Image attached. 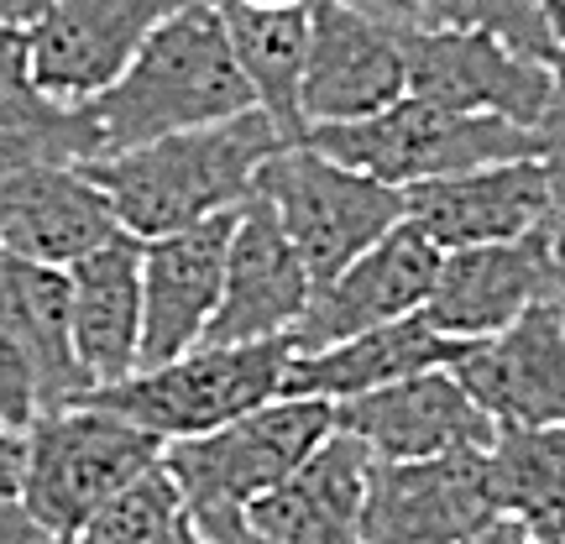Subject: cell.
Masks as SVG:
<instances>
[{"mask_svg":"<svg viewBox=\"0 0 565 544\" xmlns=\"http://www.w3.org/2000/svg\"><path fill=\"white\" fill-rule=\"evenodd\" d=\"M242 110H257V95L236 63L221 0H189L147 38L121 79L79 105V126L89 162H105L173 131L231 121Z\"/></svg>","mask_w":565,"mask_h":544,"instance_id":"obj_1","label":"cell"},{"mask_svg":"<svg viewBox=\"0 0 565 544\" xmlns=\"http://www.w3.org/2000/svg\"><path fill=\"white\" fill-rule=\"evenodd\" d=\"M282 147L288 141L263 110H242L231 121L173 131V137L116 152L105 162H84V168L110 194V210L126 236L158 242V236L242 210L257 189L263 162Z\"/></svg>","mask_w":565,"mask_h":544,"instance_id":"obj_2","label":"cell"},{"mask_svg":"<svg viewBox=\"0 0 565 544\" xmlns=\"http://www.w3.org/2000/svg\"><path fill=\"white\" fill-rule=\"evenodd\" d=\"M162 450L168 445L158 435L95 404L47 408L26 424V466L17 498L58 544L116 503L131 482H141L152 466H162Z\"/></svg>","mask_w":565,"mask_h":544,"instance_id":"obj_3","label":"cell"},{"mask_svg":"<svg viewBox=\"0 0 565 544\" xmlns=\"http://www.w3.org/2000/svg\"><path fill=\"white\" fill-rule=\"evenodd\" d=\"M335 429V404L324 398H273L242 419L162 450V471L173 477L189 524H225L267 498L294 466Z\"/></svg>","mask_w":565,"mask_h":544,"instance_id":"obj_4","label":"cell"},{"mask_svg":"<svg viewBox=\"0 0 565 544\" xmlns=\"http://www.w3.org/2000/svg\"><path fill=\"white\" fill-rule=\"evenodd\" d=\"M294 345L257 341V345H194L162 366H141L121 383H105L84 393L79 404H95L105 414H121L137 429L158 435L162 445L210 435L221 424L242 419L252 408L282 398Z\"/></svg>","mask_w":565,"mask_h":544,"instance_id":"obj_5","label":"cell"},{"mask_svg":"<svg viewBox=\"0 0 565 544\" xmlns=\"http://www.w3.org/2000/svg\"><path fill=\"white\" fill-rule=\"evenodd\" d=\"M252 200L278 215L282 236L303 257L315 288L351 267L366 246H377L398 221H408L404 189L356 173L309 141H288L263 162Z\"/></svg>","mask_w":565,"mask_h":544,"instance_id":"obj_6","label":"cell"},{"mask_svg":"<svg viewBox=\"0 0 565 544\" xmlns=\"http://www.w3.org/2000/svg\"><path fill=\"white\" fill-rule=\"evenodd\" d=\"M303 141L356 173L393 183V189L450 179V173L487 168V162L540 158V137L524 126L498 121V116H466V110L435 105L424 95H404L366 121L315 126Z\"/></svg>","mask_w":565,"mask_h":544,"instance_id":"obj_7","label":"cell"},{"mask_svg":"<svg viewBox=\"0 0 565 544\" xmlns=\"http://www.w3.org/2000/svg\"><path fill=\"white\" fill-rule=\"evenodd\" d=\"M550 299H565V215L519 242L445 252L424 320L445 341H482Z\"/></svg>","mask_w":565,"mask_h":544,"instance_id":"obj_8","label":"cell"},{"mask_svg":"<svg viewBox=\"0 0 565 544\" xmlns=\"http://www.w3.org/2000/svg\"><path fill=\"white\" fill-rule=\"evenodd\" d=\"M183 6L189 0H47V11L21 32L32 84L58 105L95 100Z\"/></svg>","mask_w":565,"mask_h":544,"instance_id":"obj_9","label":"cell"},{"mask_svg":"<svg viewBox=\"0 0 565 544\" xmlns=\"http://www.w3.org/2000/svg\"><path fill=\"white\" fill-rule=\"evenodd\" d=\"M404 95V26L366 17L345 0H309V58L299 89L303 126L315 131V126L366 121Z\"/></svg>","mask_w":565,"mask_h":544,"instance_id":"obj_10","label":"cell"},{"mask_svg":"<svg viewBox=\"0 0 565 544\" xmlns=\"http://www.w3.org/2000/svg\"><path fill=\"white\" fill-rule=\"evenodd\" d=\"M445 366L498 429L565 424V299L529 309L498 335L456 341Z\"/></svg>","mask_w":565,"mask_h":544,"instance_id":"obj_11","label":"cell"},{"mask_svg":"<svg viewBox=\"0 0 565 544\" xmlns=\"http://www.w3.org/2000/svg\"><path fill=\"white\" fill-rule=\"evenodd\" d=\"M408 95L466 110V116H498L534 131L550 105V63L529 58L487 32H424L404 26Z\"/></svg>","mask_w":565,"mask_h":544,"instance_id":"obj_12","label":"cell"},{"mask_svg":"<svg viewBox=\"0 0 565 544\" xmlns=\"http://www.w3.org/2000/svg\"><path fill=\"white\" fill-rule=\"evenodd\" d=\"M498 519L487 450L429 461H377L366 487L362 544H461Z\"/></svg>","mask_w":565,"mask_h":544,"instance_id":"obj_13","label":"cell"},{"mask_svg":"<svg viewBox=\"0 0 565 544\" xmlns=\"http://www.w3.org/2000/svg\"><path fill=\"white\" fill-rule=\"evenodd\" d=\"M440 246L424 236L414 221H398L377 246H366L351 267H341L330 282L315 288V299L294 324L288 345L294 351H324L335 341L366 335L377 324H398L408 314H424L435 273H440Z\"/></svg>","mask_w":565,"mask_h":544,"instance_id":"obj_14","label":"cell"},{"mask_svg":"<svg viewBox=\"0 0 565 544\" xmlns=\"http://www.w3.org/2000/svg\"><path fill=\"white\" fill-rule=\"evenodd\" d=\"M404 210L440 252L519 242L545 221L565 215L555 200V183H550V168L540 158L487 162V168H466L450 179L414 183V189H404Z\"/></svg>","mask_w":565,"mask_h":544,"instance_id":"obj_15","label":"cell"},{"mask_svg":"<svg viewBox=\"0 0 565 544\" xmlns=\"http://www.w3.org/2000/svg\"><path fill=\"white\" fill-rule=\"evenodd\" d=\"M335 429L356 435L377 461H429L450 450H492L498 440V424L471 404L450 366H429L345 398L335 404Z\"/></svg>","mask_w":565,"mask_h":544,"instance_id":"obj_16","label":"cell"},{"mask_svg":"<svg viewBox=\"0 0 565 544\" xmlns=\"http://www.w3.org/2000/svg\"><path fill=\"white\" fill-rule=\"evenodd\" d=\"M236 215L242 210L158 236V242H141V366H162L204 345V330L225 294V257H231Z\"/></svg>","mask_w":565,"mask_h":544,"instance_id":"obj_17","label":"cell"},{"mask_svg":"<svg viewBox=\"0 0 565 544\" xmlns=\"http://www.w3.org/2000/svg\"><path fill=\"white\" fill-rule=\"evenodd\" d=\"M315 299V278L294 242L282 236L278 215L263 200H246L231 231L221 309L204 330V345H257L288 341L294 324Z\"/></svg>","mask_w":565,"mask_h":544,"instance_id":"obj_18","label":"cell"},{"mask_svg":"<svg viewBox=\"0 0 565 544\" xmlns=\"http://www.w3.org/2000/svg\"><path fill=\"white\" fill-rule=\"evenodd\" d=\"M110 236L121 221L84 162H42L0 183V252L17 263L74 267Z\"/></svg>","mask_w":565,"mask_h":544,"instance_id":"obj_19","label":"cell"},{"mask_svg":"<svg viewBox=\"0 0 565 544\" xmlns=\"http://www.w3.org/2000/svg\"><path fill=\"white\" fill-rule=\"evenodd\" d=\"M372 466L377 456L356 435L330 429L267 498L246 508V529L273 544H362Z\"/></svg>","mask_w":565,"mask_h":544,"instance_id":"obj_20","label":"cell"},{"mask_svg":"<svg viewBox=\"0 0 565 544\" xmlns=\"http://www.w3.org/2000/svg\"><path fill=\"white\" fill-rule=\"evenodd\" d=\"M63 273L74 303V351L89 393L131 377L141 366V242L121 231Z\"/></svg>","mask_w":565,"mask_h":544,"instance_id":"obj_21","label":"cell"},{"mask_svg":"<svg viewBox=\"0 0 565 544\" xmlns=\"http://www.w3.org/2000/svg\"><path fill=\"white\" fill-rule=\"evenodd\" d=\"M450 345L456 341H445L424 314H408L398 324H377V330L335 341L324 351H294L288 372H282V398L345 404V398H362L372 387H387L398 377L445 366L450 362Z\"/></svg>","mask_w":565,"mask_h":544,"instance_id":"obj_22","label":"cell"},{"mask_svg":"<svg viewBox=\"0 0 565 544\" xmlns=\"http://www.w3.org/2000/svg\"><path fill=\"white\" fill-rule=\"evenodd\" d=\"M0 320L17 335L21 356L38 383V414L68 408L89 393V377L74 351V303H68V273L42 263L0 257Z\"/></svg>","mask_w":565,"mask_h":544,"instance_id":"obj_23","label":"cell"},{"mask_svg":"<svg viewBox=\"0 0 565 544\" xmlns=\"http://www.w3.org/2000/svg\"><path fill=\"white\" fill-rule=\"evenodd\" d=\"M225 32L236 47L257 110L282 131V141H303V58H309V6H242L221 0Z\"/></svg>","mask_w":565,"mask_h":544,"instance_id":"obj_24","label":"cell"},{"mask_svg":"<svg viewBox=\"0 0 565 544\" xmlns=\"http://www.w3.org/2000/svg\"><path fill=\"white\" fill-rule=\"evenodd\" d=\"M42 162H89L79 105L42 95L26 68V38L0 26V183Z\"/></svg>","mask_w":565,"mask_h":544,"instance_id":"obj_25","label":"cell"},{"mask_svg":"<svg viewBox=\"0 0 565 544\" xmlns=\"http://www.w3.org/2000/svg\"><path fill=\"white\" fill-rule=\"evenodd\" d=\"M487 466L498 519H513L534 544L565 540V424L498 429Z\"/></svg>","mask_w":565,"mask_h":544,"instance_id":"obj_26","label":"cell"},{"mask_svg":"<svg viewBox=\"0 0 565 544\" xmlns=\"http://www.w3.org/2000/svg\"><path fill=\"white\" fill-rule=\"evenodd\" d=\"M404 26L424 32H487V38L519 47L529 58L555 63L561 26L550 21L545 0H404Z\"/></svg>","mask_w":565,"mask_h":544,"instance_id":"obj_27","label":"cell"},{"mask_svg":"<svg viewBox=\"0 0 565 544\" xmlns=\"http://www.w3.org/2000/svg\"><path fill=\"white\" fill-rule=\"evenodd\" d=\"M189 524L173 477L152 466L141 482H131L110 508H100L84 529H74L58 544H173V534Z\"/></svg>","mask_w":565,"mask_h":544,"instance_id":"obj_28","label":"cell"},{"mask_svg":"<svg viewBox=\"0 0 565 544\" xmlns=\"http://www.w3.org/2000/svg\"><path fill=\"white\" fill-rule=\"evenodd\" d=\"M0 419L17 429L38 419V383H32V366L21 356L17 335L6 330V320H0Z\"/></svg>","mask_w":565,"mask_h":544,"instance_id":"obj_29","label":"cell"},{"mask_svg":"<svg viewBox=\"0 0 565 544\" xmlns=\"http://www.w3.org/2000/svg\"><path fill=\"white\" fill-rule=\"evenodd\" d=\"M550 105H545V121L534 126V137H540V162L550 168V183H555V200L565 210V42L555 63H550Z\"/></svg>","mask_w":565,"mask_h":544,"instance_id":"obj_30","label":"cell"},{"mask_svg":"<svg viewBox=\"0 0 565 544\" xmlns=\"http://www.w3.org/2000/svg\"><path fill=\"white\" fill-rule=\"evenodd\" d=\"M21 466H26V429L0 419V498L21 492Z\"/></svg>","mask_w":565,"mask_h":544,"instance_id":"obj_31","label":"cell"},{"mask_svg":"<svg viewBox=\"0 0 565 544\" xmlns=\"http://www.w3.org/2000/svg\"><path fill=\"white\" fill-rule=\"evenodd\" d=\"M0 544H53V534L21 508V498H0Z\"/></svg>","mask_w":565,"mask_h":544,"instance_id":"obj_32","label":"cell"},{"mask_svg":"<svg viewBox=\"0 0 565 544\" xmlns=\"http://www.w3.org/2000/svg\"><path fill=\"white\" fill-rule=\"evenodd\" d=\"M200 529V524H194ZM200 534H210L215 544H273V540H263L257 529H246V519H225V524H204Z\"/></svg>","mask_w":565,"mask_h":544,"instance_id":"obj_33","label":"cell"},{"mask_svg":"<svg viewBox=\"0 0 565 544\" xmlns=\"http://www.w3.org/2000/svg\"><path fill=\"white\" fill-rule=\"evenodd\" d=\"M47 11V0H0V26H11V32H26L32 21Z\"/></svg>","mask_w":565,"mask_h":544,"instance_id":"obj_34","label":"cell"},{"mask_svg":"<svg viewBox=\"0 0 565 544\" xmlns=\"http://www.w3.org/2000/svg\"><path fill=\"white\" fill-rule=\"evenodd\" d=\"M461 544H534V540H529L513 519H492V524L477 529V534H471V540H461Z\"/></svg>","mask_w":565,"mask_h":544,"instance_id":"obj_35","label":"cell"},{"mask_svg":"<svg viewBox=\"0 0 565 544\" xmlns=\"http://www.w3.org/2000/svg\"><path fill=\"white\" fill-rule=\"evenodd\" d=\"M345 6H356V11H366V17H377V21L404 26V0H345Z\"/></svg>","mask_w":565,"mask_h":544,"instance_id":"obj_36","label":"cell"},{"mask_svg":"<svg viewBox=\"0 0 565 544\" xmlns=\"http://www.w3.org/2000/svg\"><path fill=\"white\" fill-rule=\"evenodd\" d=\"M173 544H215V540H210V534H200L194 524H183L179 534H173Z\"/></svg>","mask_w":565,"mask_h":544,"instance_id":"obj_37","label":"cell"},{"mask_svg":"<svg viewBox=\"0 0 565 544\" xmlns=\"http://www.w3.org/2000/svg\"><path fill=\"white\" fill-rule=\"evenodd\" d=\"M545 11H550V21L561 26V38H565V0H545Z\"/></svg>","mask_w":565,"mask_h":544,"instance_id":"obj_38","label":"cell"},{"mask_svg":"<svg viewBox=\"0 0 565 544\" xmlns=\"http://www.w3.org/2000/svg\"><path fill=\"white\" fill-rule=\"evenodd\" d=\"M242 6H278L282 11V6H309V0H242Z\"/></svg>","mask_w":565,"mask_h":544,"instance_id":"obj_39","label":"cell"},{"mask_svg":"<svg viewBox=\"0 0 565 544\" xmlns=\"http://www.w3.org/2000/svg\"><path fill=\"white\" fill-rule=\"evenodd\" d=\"M545 544H565V540H545Z\"/></svg>","mask_w":565,"mask_h":544,"instance_id":"obj_40","label":"cell"},{"mask_svg":"<svg viewBox=\"0 0 565 544\" xmlns=\"http://www.w3.org/2000/svg\"><path fill=\"white\" fill-rule=\"evenodd\" d=\"M0 257H6V252H0Z\"/></svg>","mask_w":565,"mask_h":544,"instance_id":"obj_41","label":"cell"}]
</instances>
